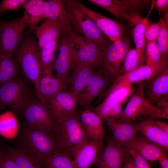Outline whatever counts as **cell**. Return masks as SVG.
Returning a JSON list of instances; mask_svg holds the SVG:
<instances>
[{"label":"cell","mask_w":168,"mask_h":168,"mask_svg":"<svg viewBox=\"0 0 168 168\" xmlns=\"http://www.w3.org/2000/svg\"><path fill=\"white\" fill-rule=\"evenodd\" d=\"M17 146L20 151L40 166L59 150L53 134L24 126L18 133Z\"/></svg>","instance_id":"obj_1"},{"label":"cell","mask_w":168,"mask_h":168,"mask_svg":"<svg viewBox=\"0 0 168 168\" xmlns=\"http://www.w3.org/2000/svg\"><path fill=\"white\" fill-rule=\"evenodd\" d=\"M53 134L59 150L70 154L72 150L91 139L76 111L56 120Z\"/></svg>","instance_id":"obj_2"},{"label":"cell","mask_w":168,"mask_h":168,"mask_svg":"<svg viewBox=\"0 0 168 168\" xmlns=\"http://www.w3.org/2000/svg\"><path fill=\"white\" fill-rule=\"evenodd\" d=\"M130 49L128 40L122 37L114 41L109 40L101 50L98 62L94 67L95 71L100 72L108 77L113 83L123 75V62Z\"/></svg>","instance_id":"obj_3"},{"label":"cell","mask_w":168,"mask_h":168,"mask_svg":"<svg viewBox=\"0 0 168 168\" xmlns=\"http://www.w3.org/2000/svg\"><path fill=\"white\" fill-rule=\"evenodd\" d=\"M30 30L24 33L21 42L12 57L19 66L23 75L35 85L41 74L36 38Z\"/></svg>","instance_id":"obj_4"},{"label":"cell","mask_w":168,"mask_h":168,"mask_svg":"<svg viewBox=\"0 0 168 168\" xmlns=\"http://www.w3.org/2000/svg\"><path fill=\"white\" fill-rule=\"evenodd\" d=\"M21 73L0 86V107L4 110L8 106L13 111L19 114L34 99L28 82Z\"/></svg>","instance_id":"obj_5"},{"label":"cell","mask_w":168,"mask_h":168,"mask_svg":"<svg viewBox=\"0 0 168 168\" xmlns=\"http://www.w3.org/2000/svg\"><path fill=\"white\" fill-rule=\"evenodd\" d=\"M63 2L72 30L92 40L101 50L103 49L110 40L107 36L84 12L72 4L71 0H63Z\"/></svg>","instance_id":"obj_6"},{"label":"cell","mask_w":168,"mask_h":168,"mask_svg":"<svg viewBox=\"0 0 168 168\" xmlns=\"http://www.w3.org/2000/svg\"><path fill=\"white\" fill-rule=\"evenodd\" d=\"M145 86L144 81L139 83L136 91L130 96L124 110L121 119L135 121L139 119L142 121L147 119H166L162 112L145 97Z\"/></svg>","instance_id":"obj_7"},{"label":"cell","mask_w":168,"mask_h":168,"mask_svg":"<svg viewBox=\"0 0 168 168\" xmlns=\"http://www.w3.org/2000/svg\"><path fill=\"white\" fill-rule=\"evenodd\" d=\"M19 114L24 120V126L53 134L55 121L46 105L34 99Z\"/></svg>","instance_id":"obj_8"},{"label":"cell","mask_w":168,"mask_h":168,"mask_svg":"<svg viewBox=\"0 0 168 168\" xmlns=\"http://www.w3.org/2000/svg\"><path fill=\"white\" fill-rule=\"evenodd\" d=\"M26 27L24 15L12 20L0 21V52L2 54L12 57Z\"/></svg>","instance_id":"obj_9"},{"label":"cell","mask_w":168,"mask_h":168,"mask_svg":"<svg viewBox=\"0 0 168 168\" xmlns=\"http://www.w3.org/2000/svg\"><path fill=\"white\" fill-rule=\"evenodd\" d=\"M78 62L73 44L63 30L58 46L54 64L56 76L66 85L69 72Z\"/></svg>","instance_id":"obj_10"},{"label":"cell","mask_w":168,"mask_h":168,"mask_svg":"<svg viewBox=\"0 0 168 168\" xmlns=\"http://www.w3.org/2000/svg\"><path fill=\"white\" fill-rule=\"evenodd\" d=\"M149 80V82L147 87L145 86V97L167 118L168 117V68L161 71Z\"/></svg>","instance_id":"obj_11"},{"label":"cell","mask_w":168,"mask_h":168,"mask_svg":"<svg viewBox=\"0 0 168 168\" xmlns=\"http://www.w3.org/2000/svg\"><path fill=\"white\" fill-rule=\"evenodd\" d=\"M134 91L132 84L114 82L101 95L104 98L103 101L93 108V111L105 119L115 104L119 103L122 105L125 103Z\"/></svg>","instance_id":"obj_12"},{"label":"cell","mask_w":168,"mask_h":168,"mask_svg":"<svg viewBox=\"0 0 168 168\" xmlns=\"http://www.w3.org/2000/svg\"><path fill=\"white\" fill-rule=\"evenodd\" d=\"M113 83L107 76L95 71L77 96L78 104L84 109L90 108L93 100L101 95Z\"/></svg>","instance_id":"obj_13"},{"label":"cell","mask_w":168,"mask_h":168,"mask_svg":"<svg viewBox=\"0 0 168 168\" xmlns=\"http://www.w3.org/2000/svg\"><path fill=\"white\" fill-rule=\"evenodd\" d=\"M72 4L84 12L96 24L110 40L114 41L121 39L125 26L86 7L77 0H71Z\"/></svg>","instance_id":"obj_14"},{"label":"cell","mask_w":168,"mask_h":168,"mask_svg":"<svg viewBox=\"0 0 168 168\" xmlns=\"http://www.w3.org/2000/svg\"><path fill=\"white\" fill-rule=\"evenodd\" d=\"M92 3L102 7L117 19L126 20L135 26L143 18L131 4L130 0H88Z\"/></svg>","instance_id":"obj_15"},{"label":"cell","mask_w":168,"mask_h":168,"mask_svg":"<svg viewBox=\"0 0 168 168\" xmlns=\"http://www.w3.org/2000/svg\"><path fill=\"white\" fill-rule=\"evenodd\" d=\"M77 96L66 88L47 99L45 105L55 121L75 112Z\"/></svg>","instance_id":"obj_16"},{"label":"cell","mask_w":168,"mask_h":168,"mask_svg":"<svg viewBox=\"0 0 168 168\" xmlns=\"http://www.w3.org/2000/svg\"><path fill=\"white\" fill-rule=\"evenodd\" d=\"M129 156L128 151L117 143L111 137L94 164L98 168H123Z\"/></svg>","instance_id":"obj_17"},{"label":"cell","mask_w":168,"mask_h":168,"mask_svg":"<svg viewBox=\"0 0 168 168\" xmlns=\"http://www.w3.org/2000/svg\"><path fill=\"white\" fill-rule=\"evenodd\" d=\"M122 146L128 151L133 150L147 161H158L166 155L165 149L138 132Z\"/></svg>","instance_id":"obj_18"},{"label":"cell","mask_w":168,"mask_h":168,"mask_svg":"<svg viewBox=\"0 0 168 168\" xmlns=\"http://www.w3.org/2000/svg\"><path fill=\"white\" fill-rule=\"evenodd\" d=\"M103 148L102 141L92 139L72 150L70 154L72 156L75 168H89Z\"/></svg>","instance_id":"obj_19"},{"label":"cell","mask_w":168,"mask_h":168,"mask_svg":"<svg viewBox=\"0 0 168 168\" xmlns=\"http://www.w3.org/2000/svg\"><path fill=\"white\" fill-rule=\"evenodd\" d=\"M111 137L118 144L122 146L131 140L139 132V123L110 118L104 119Z\"/></svg>","instance_id":"obj_20"},{"label":"cell","mask_w":168,"mask_h":168,"mask_svg":"<svg viewBox=\"0 0 168 168\" xmlns=\"http://www.w3.org/2000/svg\"><path fill=\"white\" fill-rule=\"evenodd\" d=\"M34 86L39 100L45 105L47 99L66 88V85L51 72L42 73Z\"/></svg>","instance_id":"obj_21"},{"label":"cell","mask_w":168,"mask_h":168,"mask_svg":"<svg viewBox=\"0 0 168 168\" xmlns=\"http://www.w3.org/2000/svg\"><path fill=\"white\" fill-rule=\"evenodd\" d=\"M168 68V58L162 59L152 65H145L123 75L114 82L132 84L145 80L148 81L163 70Z\"/></svg>","instance_id":"obj_22"},{"label":"cell","mask_w":168,"mask_h":168,"mask_svg":"<svg viewBox=\"0 0 168 168\" xmlns=\"http://www.w3.org/2000/svg\"><path fill=\"white\" fill-rule=\"evenodd\" d=\"M95 71L92 66L78 62L68 74L66 89L77 96Z\"/></svg>","instance_id":"obj_23"},{"label":"cell","mask_w":168,"mask_h":168,"mask_svg":"<svg viewBox=\"0 0 168 168\" xmlns=\"http://www.w3.org/2000/svg\"><path fill=\"white\" fill-rule=\"evenodd\" d=\"M79 117L91 139L102 141L105 131L102 118L90 108L82 111Z\"/></svg>","instance_id":"obj_24"},{"label":"cell","mask_w":168,"mask_h":168,"mask_svg":"<svg viewBox=\"0 0 168 168\" xmlns=\"http://www.w3.org/2000/svg\"><path fill=\"white\" fill-rule=\"evenodd\" d=\"M63 30V27L57 23L49 18H44L34 30L39 51L48 43L60 37Z\"/></svg>","instance_id":"obj_25"},{"label":"cell","mask_w":168,"mask_h":168,"mask_svg":"<svg viewBox=\"0 0 168 168\" xmlns=\"http://www.w3.org/2000/svg\"><path fill=\"white\" fill-rule=\"evenodd\" d=\"M138 132L148 140L168 151V135L157 125L155 120L147 119L139 122Z\"/></svg>","instance_id":"obj_26"},{"label":"cell","mask_w":168,"mask_h":168,"mask_svg":"<svg viewBox=\"0 0 168 168\" xmlns=\"http://www.w3.org/2000/svg\"><path fill=\"white\" fill-rule=\"evenodd\" d=\"M43 10L44 18H49L57 23L63 30L69 24L68 14L63 0L45 1Z\"/></svg>","instance_id":"obj_27"},{"label":"cell","mask_w":168,"mask_h":168,"mask_svg":"<svg viewBox=\"0 0 168 168\" xmlns=\"http://www.w3.org/2000/svg\"><path fill=\"white\" fill-rule=\"evenodd\" d=\"M45 1L43 0H27L24 5L23 15L26 20L27 26L30 29L35 30L36 26L44 19L43 6Z\"/></svg>","instance_id":"obj_28"},{"label":"cell","mask_w":168,"mask_h":168,"mask_svg":"<svg viewBox=\"0 0 168 168\" xmlns=\"http://www.w3.org/2000/svg\"><path fill=\"white\" fill-rule=\"evenodd\" d=\"M60 37L48 43L39 51L42 73L53 72L54 70V64Z\"/></svg>","instance_id":"obj_29"},{"label":"cell","mask_w":168,"mask_h":168,"mask_svg":"<svg viewBox=\"0 0 168 168\" xmlns=\"http://www.w3.org/2000/svg\"><path fill=\"white\" fill-rule=\"evenodd\" d=\"M147 18H143L133 28L132 34L139 56L140 66L146 65L145 32L149 24Z\"/></svg>","instance_id":"obj_30"},{"label":"cell","mask_w":168,"mask_h":168,"mask_svg":"<svg viewBox=\"0 0 168 168\" xmlns=\"http://www.w3.org/2000/svg\"><path fill=\"white\" fill-rule=\"evenodd\" d=\"M21 73L20 68L13 57L5 56L0 53V86Z\"/></svg>","instance_id":"obj_31"},{"label":"cell","mask_w":168,"mask_h":168,"mask_svg":"<svg viewBox=\"0 0 168 168\" xmlns=\"http://www.w3.org/2000/svg\"><path fill=\"white\" fill-rule=\"evenodd\" d=\"M70 154L59 150L44 161L46 168H75Z\"/></svg>","instance_id":"obj_32"},{"label":"cell","mask_w":168,"mask_h":168,"mask_svg":"<svg viewBox=\"0 0 168 168\" xmlns=\"http://www.w3.org/2000/svg\"><path fill=\"white\" fill-rule=\"evenodd\" d=\"M6 150L19 168H41L40 165L34 162L16 148L7 146L6 147Z\"/></svg>","instance_id":"obj_33"},{"label":"cell","mask_w":168,"mask_h":168,"mask_svg":"<svg viewBox=\"0 0 168 168\" xmlns=\"http://www.w3.org/2000/svg\"><path fill=\"white\" fill-rule=\"evenodd\" d=\"M161 26L156 41L162 60L167 58L168 53V20L160 17L159 21Z\"/></svg>","instance_id":"obj_34"},{"label":"cell","mask_w":168,"mask_h":168,"mask_svg":"<svg viewBox=\"0 0 168 168\" xmlns=\"http://www.w3.org/2000/svg\"><path fill=\"white\" fill-rule=\"evenodd\" d=\"M139 67V59L136 49H130L127 52L123 62V75Z\"/></svg>","instance_id":"obj_35"},{"label":"cell","mask_w":168,"mask_h":168,"mask_svg":"<svg viewBox=\"0 0 168 168\" xmlns=\"http://www.w3.org/2000/svg\"><path fill=\"white\" fill-rule=\"evenodd\" d=\"M145 55L146 65H154L162 60L156 42H152L146 44Z\"/></svg>","instance_id":"obj_36"},{"label":"cell","mask_w":168,"mask_h":168,"mask_svg":"<svg viewBox=\"0 0 168 168\" xmlns=\"http://www.w3.org/2000/svg\"><path fill=\"white\" fill-rule=\"evenodd\" d=\"M160 22H152L149 21L148 25L145 32L146 44L157 41L161 29Z\"/></svg>","instance_id":"obj_37"},{"label":"cell","mask_w":168,"mask_h":168,"mask_svg":"<svg viewBox=\"0 0 168 168\" xmlns=\"http://www.w3.org/2000/svg\"><path fill=\"white\" fill-rule=\"evenodd\" d=\"M27 0H3L0 4V13L4 11L16 10L23 7Z\"/></svg>","instance_id":"obj_38"},{"label":"cell","mask_w":168,"mask_h":168,"mask_svg":"<svg viewBox=\"0 0 168 168\" xmlns=\"http://www.w3.org/2000/svg\"><path fill=\"white\" fill-rule=\"evenodd\" d=\"M0 168H19L15 162L6 151L3 152L0 161Z\"/></svg>","instance_id":"obj_39"},{"label":"cell","mask_w":168,"mask_h":168,"mask_svg":"<svg viewBox=\"0 0 168 168\" xmlns=\"http://www.w3.org/2000/svg\"><path fill=\"white\" fill-rule=\"evenodd\" d=\"M129 156L133 159L138 168H150L147 161L132 150H128Z\"/></svg>","instance_id":"obj_40"},{"label":"cell","mask_w":168,"mask_h":168,"mask_svg":"<svg viewBox=\"0 0 168 168\" xmlns=\"http://www.w3.org/2000/svg\"><path fill=\"white\" fill-rule=\"evenodd\" d=\"M154 6L158 11L159 14L163 12V18L168 20V0H156L154 2Z\"/></svg>","instance_id":"obj_41"},{"label":"cell","mask_w":168,"mask_h":168,"mask_svg":"<svg viewBox=\"0 0 168 168\" xmlns=\"http://www.w3.org/2000/svg\"><path fill=\"white\" fill-rule=\"evenodd\" d=\"M123 168H138V167L132 158L129 156L124 162Z\"/></svg>","instance_id":"obj_42"},{"label":"cell","mask_w":168,"mask_h":168,"mask_svg":"<svg viewBox=\"0 0 168 168\" xmlns=\"http://www.w3.org/2000/svg\"><path fill=\"white\" fill-rule=\"evenodd\" d=\"M157 125L168 135V124L167 123L160 121H156Z\"/></svg>","instance_id":"obj_43"},{"label":"cell","mask_w":168,"mask_h":168,"mask_svg":"<svg viewBox=\"0 0 168 168\" xmlns=\"http://www.w3.org/2000/svg\"><path fill=\"white\" fill-rule=\"evenodd\" d=\"M158 161L160 164V168H168V159L166 155L161 158Z\"/></svg>","instance_id":"obj_44"},{"label":"cell","mask_w":168,"mask_h":168,"mask_svg":"<svg viewBox=\"0 0 168 168\" xmlns=\"http://www.w3.org/2000/svg\"><path fill=\"white\" fill-rule=\"evenodd\" d=\"M3 152V151H2V150L1 149V148H0V155H1L2 154Z\"/></svg>","instance_id":"obj_45"},{"label":"cell","mask_w":168,"mask_h":168,"mask_svg":"<svg viewBox=\"0 0 168 168\" xmlns=\"http://www.w3.org/2000/svg\"><path fill=\"white\" fill-rule=\"evenodd\" d=\"M1 155H0V160H1Z\"/></svg>","instance_id":"obj_46"},{"label":"cell","mask_w":168,"mask_h":168,"mask_svg":"<svg viewBox=\"0 0 168 168\" xmlns=\"http://www.w3.org/2000/svg\"><path fill=\"white\" fill-rule=\"evenodd\" d=\"M0 109H1V108H0Z\"/></svg>","instance_id":"obj_47"},{"label":"cell","mask_w":168,"mask_h":168,"mask_svg":"<svg viewBox=\"0 0 168 168\" xmlns=\"http://www.w3.org/2000/svg\"></svg>","instance_id":"obj_48"}]
</instances>
